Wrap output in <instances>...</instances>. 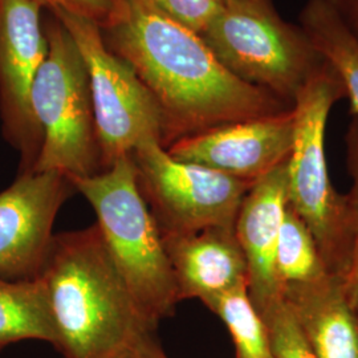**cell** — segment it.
Listing matches in <instances>:
<instances>
[{
	"mask_svg": "<svg viewBox=\"0 0 358 358\" xmlns=\"http://www.w3.org/2000/svg\"><path fill=\"white\" fill-rule=\"evenodd\" d=\"M101 31L158 105L165 149L208 129L292 108L232 75L201 35L149 0H115Z\"/></svg>",
	"mask_w": 358,
	"mask_h": 358,
	"instance_id": "1",
	"label": "cell"
},
{
	"mask_svg": "<svg viewBox=\"0 0 358 358\" xmlns=\"http://www.w3.org/2000/svg\"><path fill=\"white\" fill-rule=\"evenodd\" d=\"M63 358H134L153 331L115 268L97 224L55 234L38 275Z\"/></svg>",
	"mask_w": 358,
	"mask_h": 358,
	"instance_id": "2",
	"label": "cell"
},
{
	"mask_svg": "<svg viewBox=\"0 0 358 358\" xmlns=\"http://www.w3.org/2000/svg\"><path fill=\"white\" fill-rule=\"evenodd\" d=\"M97 217L106 248L141 315L155 333L174 315L177 284L161 232L142 198L130 154L100 174L72 180Z\"/></svg>",
	"mask_w": 358,
	"mask_h": 358,
	"instance_id": "3",
	"label": "cell"
},
{
	"mask_svg": "<svg viewBox=\"0 0 358 358\" xmlns=\"http://www.w3.org/2000/svg\"><path fill=\"white\" fill-rule=\"evenodd\" d=\"M346 97L337 71L328 60L294 99V138L288 159V203L310 231L327 271L345 275L352 224L346 194L333 187L325 155V130L333 105Z\"/></svg>",
	"mask_w": 358,
	"mask_h": 358,
	"instance_id": "4",
	"label": "cell"
},
{
	"mask_svg": "<svg viewBox=\"0 0 358 358\" xmlns=\"http://www.w3.org/2000/svg\"><path fill=\"white\" fill-rule=\"evenodd\" d=\"M48 52L34 81L31 103L43 134L34 173L72 180L103 171L90 78L69 32L52 15L44 26Z\"/></svg>",
	"mask_w": 358,
	"mask_h": 358,
	"instance_id": "5",
	"label": "cell"
},
{
	"mask_svg": "<svg viewBox=\"0 0 358 358\" xmlns=\"http://www.w3.org/2000/svg\"><path fill=\"white\" fill-rule=\"evenodd\" d=\"M201 38L232 75L289 106L325 63L303 28L282 20L272 0L224 3Z\"/></svg>",
	"mask_w": 358,
	"mask_h": 358,
	"instance_id": "6",
	"label": "cell"
},
{
	"mask_svg": "<svg viewBox=\"0 0 358 358\" xmlns=\"http://www.w3.org/2000/svg\"><path fill=\"white\" fill-rule=\"evenodd\" d=\"M52 15L73 38L88 72L103 170L145 142L162 145L158 105L131 66L106 45L101 27L84 16Z\"/></svg>",
	"mask_w": 358,
	"mask_h": 358,
	"instance_id": "7",
	"label": "cell"
},
{
	"mask_svg": "<svg viewBox=\"0 0 358 358\" xmlns=\"http://www.w3.org/2000/svg\"><path fill=\"white\" fill-rule=\"evenodd\" d=\"M130 157L138 190L161 236L235 226L244 196L254 185L176 159L157 141L142 143Z\"/></svg>",
	"mask_w": 358,
	"mask_h": 358,
	"instance_id": "8",
	"label": "cell"
},
{
	"mask_svg": "<svg viewBox=\"0 0 358 358\" xmlns=\"http://www.w3.org/2000/svg\"><path fill=\"white\" fill-rule=\"evenodd\" d=\"M41 10L32 0H0V115L6 140L20 154L19 176L34 173L43 143L31 103L48 52Z\"/></svg>",
	"mask_w": 358,
	"mask_h": 358,
	"instance_id": "9",
	"label": "cell"
},
{
	"mask_svg": "<svg viewBox=\"0 0 358 358\" xmlns=\"http://www.w3.org/2000/svg\"><path fill=\"white\" fill-rule=\"evenodd\" d=\"M76 192L69 179L53 171L22 174L0 192V276L36 279L53 239V223Z\"/></svg>",
	"mask_w": 358,
	"mask_h": 358,
	"instance_id": "10",
	"label": "cell"
},
{
	"mask_svg": "<svg viewBox=\"0 0 358 358\" xmlns=\"http://www.w3.org/2000/svg\"><path fill=\"white\" fill-rule=\"evenodd\" d=\"M294 138V109L208 129L167 148L176 159L255 183L289 159Z\"/></svg>",
	"mask_w": 358,
	"mask_h": 358,
	"instance_id": "11",
	"label": "cell"
},
{
	"mask_svg": "<svg viewBox=\"0 0 358 358\" xmlns=\"http://www.w3.org/2000/svg\"><path fill=\"white\" fill-rule=\"evenodd\" d=\"M287 202L288 161L250 187L235 220L247 263V292L260 316L284 300L276 276V250Z\"/></svg>",
	"mask_w": 358,
	"mask_h": 358,
	"instance_id": "12",
	"label": "cell"
},
{
	"mask_svg": "<svg viewBox=\"0 0 358 358\" xmlns=\"http://www.w3.org/2000/svg\"><path fill=\"white\" fill-rule=\"evenodd\" d=\"M179 303L201 300L206 304L217 294L247 284V263L235 226L162 236Z\"/></svg>",
	"mask_w": 358,
	"mask_h": 358,
	"instance_id": "13",
	"label": "cell"
},
{
	"mask_svg": "<svg viewBox=\"0 0 358 358\" xmlns=\"http://www.w3.org/2000/svg\"><path fill=\"white\" fill-rule=\"evenodd\" d=\"M282 299L316 357L358 358L357 315L340 279L287 288Z\"/></svg>",
	"mask_w": 358,
	"mask_h": 358,
	"instance_id": "14",
	"label": "cell"
},
{
	"mask_svg": "<svg viewBox=\"0 0 358 358\" xmlns=\"http://www.w3.org/2000/svg\"><path fill=\"white\" fill-rule=\"evenodd\" d=\"M26 340L53 345L55 328L44 282L0 276V350Z\"/></svg>",
	"mask_w": 358,
	"mask_h": 358,
	"instance_id": "15",
	"label": "cell"
},
{
	"mask_svg": "<svg viewBox=\"0 0 358 358\" xmlns=\"http://www.w3.org/2000/svg\"><path fill=\"white\" fill-rule=\"evenodd\" d=\"M299 20L313 47L341 77L350 101V115H358L357 40L341 22L329 0H307Z\"/></svg>",
	"mask_w": 358,
	"mask_h": 358,
	"instance_id": "16",
	"label": "cell"
},
{
	"mask_svg": "<svg viewBox=\"0 0 358 358\" xmlns=\"http://www.w3.org/2000/svg\"><path fill=\"white\" fill-rule=\"evenodd\" d=\"M331 275L304 220L287 202L276 250V276L282 291Z\"/></svg>",
	"mask_w": 358,
	"mask_h": 358,
	"instance_id": "17",
	"label": "cell"
},
{
	"mask_svg": "<svg viewBox=\"0 0 358 358\" xmlns=\"http://www.w3.org/2000/svg\"><path fill=\"white\" fill-rule=\"evenodd\" d=\"M205 306L227 327L235 358H273L266 325L250 300L247 284L217 294Z\"/></svg>",
	"mask_w": 358,
	"mask_h": 358,
	"instance_id": "18",
	"label": "cell"
},
{
	"mask_svg": "<svg viewBox=\"0 0 358 358\" xmlns=\"http://www.w3.org/2000/svg\"><path fill=\"white\" fill-rule=\"evenodd\" d=\"M345 148L346 169L352 179L350 190L346 194L352 224V242L348 267L341 282L358 319V115H352L349 122L345 134Z\"/></svg>",
	"mask_w": 358,
	"mask_h": 358,
	"instance_id": "19",
	"label": "cell"
},
{
	"mask_svg": "<svg viewBox=\"0 0 358 358\" xmlns=\"http://www.w3.org/2000/svg\"><path fill=\"white\" fill-rule=\"evenodd\" d=\"M260 317L266 325L273 358H317L284 300Z\"/></svg>",
	"mask_w": 358,
	"mask_h": 358,
	"instance_id": "20",
	"label": "cell"
},
{
	"mask_svg": "<svg viewBox=\"0 0 358 358\" xmlns=\"http://www.w3.org/2000/svg\"><path fill=\"white\" fill-rule=\"evenodd\" d=\"M157 8L198 35L205 31L211 20L220 13V0H149Z\"/></svg>",
	"mask_w": 358,
	"mask_h": 358,
	"instance_id": "21",
	"label": "cell"
},
{
	"mask_svg": "<svg viewBox=\"0 0 358 358\" xmlns=\"http://www.w3.org/2000/svg\"><path fill=\"white\" fill-rule=\"evenodd\" d=\"M41 8H47L52 13H68L92 19L103 27L112 13L115 0H32Z\"/></svg>",
	"mask_w": 358,
	"mask_h": 358,
	"instance_id": "22",
	"label": "cell"
},
{
	"mask_svg": "<svg viewBox=\"0 0 358 358\" xmlns=\"http://www.w3.org/2000/svg\"><path fill=\"white\" fill-rule=\"evenodd\" d=\"M329 3L358 41V0H329Z\"/></svg>",
	"mask_w": 358,
	"mask_h": 358,
	"instance_id": "23",
	"label": "cell"
},
{
	"mask_svg": "<svg viewBox=\"0 0 358 358\" xmlns=\"http://www.w3.org/2000/svg\"><path fill=\"white\" fill-rule=\"evenodd\" d=\"M136 358H169L154 336L145 338L136 352Z\"/></svg>",
	"mask_w": 358,
	"mask_h": 358,
	"instance_id": "24",
	"label": "cell"
},
{
	"mask_svg": "<svg viewBox=\"0 0 358 358\" xmlns=\"http://www.w3.org/2000/svg\"><path fill=\"white\" fill-rule=\"evenodd\" d=\"M220 1H222V3L224 4V3H229V1H234V0H220Z\"/></svg>",
	"mask_w": 358,
	"mask_h": 358,
	"instance_id": "25",
	"label": "cell"
},
{
	"mask_svg": "<svg viewBox=\"0 0 358 358\" xmlns=\"http://www.w3.org/2000/svg\"><path fill=\"white\" fill-rule=\"evenodd\" d=\"M134 358H136V357H134Z\"/></svg>",
	"mask_w": 358,
	"mask_h": 358,
	"instance_id": "26",
	"label": "cell"
}]
</instances>
